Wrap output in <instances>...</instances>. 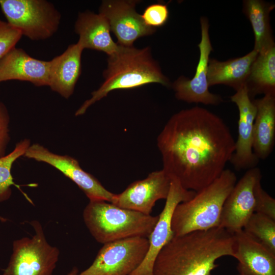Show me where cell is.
Instances as JSON below:
<instances>
[{"label":"cell","instance_id":"obj_6","mask_svg":"<svg viewBox=\"0 0 275 275\" xmlns=\"http://www.w3.org/2000/svg\"><path fill=\"white\" fill-rule=\"evenodd\" d=\"M7 22L32 40L47 39L58 31L60 12L46 0H0Z\"/></svg>","mask_w":275,"mask_h":275},{"label":"cell","instance_id":"obj_20","mask_svg":"<svg viewBox=\"0 0 275 275\" xmlns=\"http://www.w3.org/2000/svg\"><path fill=\"white\" fill-rule=\"evenodd\" d=\"M257 108L254 123L253 150L259 159L267 158L275 142V95L266 94L253 100Z\"/></svg>","mask_w":275,"mask_h":275},{"label":"cell","instance_id":"obj_4","mask_svg":"<svg viewBox=\"0 0 275 275\" xmlns=\"http://www.w3.org/2000/svg\"><path fill=\"white\" fill-rule=\"evenodd\" d=\"M237 182V177L225 169L212 183L196 192L189 200L178 204L172 218L174 236L219 227L224 204Z\"/></svg>","mask_w":275,"mask_h":275},{"label":"cell","instance_id":"obj_10","mask_svg":"<svg viewBox=\"0 0 275 275\" xmlns=\"http://www.w3.org/2000/svg\"><path fill=\"white\" fill-rule=\"evenodd\" d=\"M24 156L56 168L74 182L90 201L112 202L115 194L106 189L95 177L85 171L75 158L53 153L38 144L30 145Z\"/></svg>","mask_w":275,"mask_h":275},{"label":"cell","instance_id":"obj_27","mask_svg":"<svg viewBox=\"0 0 275 275\" xmlns=\"http://www.w3.org/2000/svg\"><path fill=\"white\" fill-rule=\"evenodd\" d=\"M261 179H259L255 185V212L266 215L275 220V200L263 189Z\"/></svg>","mask_w":275,"mask_h":275},{"label":"cell","instance_id":"obj_12","mask_svg":"<svg viewBox=\"0 0 275 275\" xmlns=\"http://www.w3.org/2000/svg\"><path fill=\"white\" fill-rule=\"evenodd\" d=\"M138 1L105 0L99 8V13L107 20L111 31L118 39L117 44L133 46L138 39L153 34L156 29L147 26L141 15L135 11Z\"/></svg>","mask_w":275,"mask_h":275},{"label":"cell","instance_id":"obj_25","mask_svg":"<svg viewBox=\"0 0 275 275\" xmlns=\"http://www.w3.org/2000/svg\"><path fill=\"white\" fill-rule=\"evenodd\" d=\"M30 146V142L28 140L21 141L16 144L11 152L0 158V202L10 198L12 185H15L20 189L13 181L11 168L15 161L24 155ZM0 219L2 221H5V219L1 217Z\"/></svg>","mask_w":275,"mask_h":275},{"label":"cell","instance_id":"obj_14","mask_svg":"<svg viewBox=\"0 0 275 275\" xmlns=\"http://www.w3.org/2000/svg\"><path fill=\"white\" fill-rule=\"evenodd\" d=\"M196 191L183 188L175 179H172L164 207L158 215V221L148 237V252L141 265L130 275H152L154 260L161 249L174 236L171 228L174 210L181 202L191 199Z\"/></svg>","mask_w":275,"mask_h":275},{"label":"cell","instance_id":"obj_19","mask_svg":"<svg viewBox=\"0 0 275 275\" xmlns=\"http://www.w3.org/2000/svg\"><path fill=\"white\" fill-rule=\"evenodd\" d=\"M74 30L79 36L77 42L84 49L102 51L109 56L119 49L120 45L112 38L107 19L99 13L88 11L80 13L75 23Z\"/></svg>","mask_w":275,"mask_h":275},{"label":"cell","instance_id":"obj_1","mask_svg":"<svg viewBox=\"0 0 275 275\" xmlns=\"http://www.w3.org/2000/svg\"><path fill=\"white\" fill-rule=\"evenodd\" d=\"M235 143L224 120L199 106L174 114L157 138L162 169L183 188L196 192L221 175Z\"/></svg>","mask_w":275,"mask_h":275},{"label":"cell","instance_id":"obj_9","mask_svg":"<svg viewBox=\"0 0 275 275\" xmlns=\"http://www.w3.org/2000/svg\"><path fill=\"white\" fill-rule=\"evenodd\" d=\"M201 38L198 44L200 51L196 73L191 78L180 76L172 85L176 98L188 103H201L205 105H217L223 101L221 97L211 93L208 82V65L209 56L213 50L211 43L208 20L200 18Z\"/></svg>","mask_w":275,"mask_h":275},{"label":"cell","instance_id":"obj_15","mask_svg":"<svg viewBox=\"0 0 275 275\" xmlns=\"http://www.w3.org/2000/svg\"><path fill=\"white\" fill-rule=\"evenodd\" d=\"M236 91L230 98L239 111L238 134L230 162L236 170H248L256 167L259 161L253 150V127L257 108L249 96L246 85Z\"/></svg>","mask_w":275,"mask_h":275},{"label":"cell","instance_id":"obj_23","mask_svg":"<svg viewBox=\"0 0 275 275\" xmlns=\"http://www.w3.org/2000/svg\"><path fill=\"white\" fill-rule=\"evenodd\" d=\"M246 86L251 99L259 94L275 95V47L258 53Z\"/></svg>","mask_w":275,"mask_h":275},{"label":"cell","instance_id":"obj_29","mask_svg":"<svg viewBox=\"0 0 275 275\" xmlns=\"http://www.w3.org/2000/svg\"><path fill=\"white\" fill-rule=\"evenodd\" d=\"M9 116L6 106L0 102V158L4 156L9 140Z\"/></svg>","mask_w":275,"mask_h":275},{"label":"cell","instance_id":"obj_11","mask_svg":"<svg viewBox=\"0 0 275 275\" xmlns=\"http://www.w3.org/2000/svg\"><path fill=\"white\" fill-rule=\"evenodd\" d=\"M260 179L262 174L259 168L256 167L246 170L224 204L219 227L232 233L243 229L255 212L254 188Z\"/></svg>","mask_w":275,"mask_h":275},{"label":"cell","instance_id":"obj_28","mask_svg":"<svg viewBox=\"0 0 275 275\" xmlns=\"http://www.w3.org/2000/svg\"><path fill=\"white\" fill-rule=\"evenodd\" d=\"M22 36L18 30L0 19V59L15 47Z\"/></svg>","mask_w":275,"mask_h":275},{"label":"cell","instance_id":"obj_31","mask_svg":"<svg viewBox=\"0 0 275 275\" xmlns=\"http://www.w3.org/2000/svg\"><path fill=\"white\" fill-rule=\"evenodd\" d=\"M236 275H244V274L238 273V274H236Z\"/></svg>","mask_w":275,"mask_h":275},{"label":"cell","instance_id":"obj_18","mask_svg":"<svg viewBox=\"0 0 275 275\" xmlns=\"http://www.w3.org/2000/svg\"><path fill=\"white\" fill-rule=\"evenodd\" d=\"M83 50L77 42L71 44L63 53L49 61L48 86L66 99L73 94L80 75Z\"/></svg>","mask_w":275,"mask_h":275},{"label":"cell","instance_id":"obj_13","mask_svg":"<svg viewBox=\"0 0 275 275\" xmlns=\"http://www.w3.org/2000/svg\"><path fill=\"white\" fill-rule=\"evenodd\" d=\"M171 179L166 172H152L142 180L130 184L121 193L115 194L112 203L121 208L151 214L156 202L166 199Z\"/></svg>","mask_w":275,"mask_h":275},{"label":"cell","instance_id":"obj_26","mask_svg":"<svg viewBox=\"0 0 275 275\" xmlns=\"http://www.w3.org/2000/svg\"><path fill=\"white\" fill-rule=\"evenodd\" d=\"M141 15L147 26L156 29L166 24L169 18V12L167 5L157 3L147 7Z\"/></svg>","mask_w":275,"mask_h":275},{"label":"cell","instance_id":"obj_5","mask_svg":"<svg viewBox=\"0 0 275 275\" xmlns=\"http://www.w3.org/2000/svg\"><path fill=\"white\" fill-rule=\"evenodd\" d=\"M82 216L91 235L103 244L129 237L148 238L158 219V215L121 208L103 200L90 201Z\"/></svg>","mask_w":275,"mask_h":275},{"label":"cell","instance_id":"obj_3","mask_svg":"<svg viewBox=\"0 0 275 275\" xmlns=\"http://www.w3.org/2000/svg\"><path fill=\"white\" fill-rule=\"evenodd\" d=\"M103 76L104 81L77 110L75 116L84 114L91 105L115 90L133 89L152 83L167 87L172 85L153 59L149 47L137 49L133 46L120 45L116 52L108 56Z\"/></svg>","mask_w":275,"mask_h":275},{"label":"cell","instance_id":"obj_2","mask_svg":"<svg viewBox=\"0 0 275 275\" xmlns=\"http://www.w3.org/2000/svg\"><path fill=\"white\" fill-rule=\"evenodd\" d=\"M234 256L233 233L218 227L174 236L159 251L152 275H211L217 259Z\"/></svg>","mask_w":275,"mask_h":275},{"label":"cell","instance_id":"obj_7","mask_svg":"<svg viewBox=\"0 0 275 275\" xmlns=\"http://www.w3.org/2000/svg\"><path fill=\"white\" fill-rule=\"evenodd\" d=\"M35 233L13 243V252L3 275H52L60 251L46 240L42 225L37 221L31 223Z\"/></svg>","mask_w":275,"mask_h":275},{"label":"cell","instance_id":"obj_21","mask_svg":"<svg viewBox=\"0 0 275 275\" xmlns=\"http://www.w3.org/2000/svg\"><path fill=\"white\" fill-rule=\"evenodd\" d=\"M258 52L253 49L239 58L226 61L209 59L208 65L209 86L224 85L236 91L246 85L252 65Z\"/></svg>","mask_w":275,"mask_h":275},{"label":"cell","instance_id":"obj_8","mask_svg":"<svg viewBox=\"0 0 275 275\" xmlns=\"http://www.w3.org/2000/svg\"><path fill=\"white\" fill-rule=\"evenodd\" d=\"M149 247L148 238L132 237L108 242L99 250L81 275H130L143 263Z\"/></svg>","mask_w":275,"mask_h":275},{"label":"cell","instance_id":"obj_17","mask_svg":"<svg viewBox=\"0 0 275 275\" xmlns=\"http://www.w3.org/2000/svg\"><path fill=\"white\" fill-rule=\"evenodd\" d=\"M49 61L34 58L15 47L0 59V82L27 81L36 86H48Z\"/></svg>","mask_w":275,"mask_h":275},{"label":"cell","instance_id":"obj_30","mask_svg":"<svg viewBox=\"0 0 275 275\" xmlns=\"http://www.w3.org/2000/svg\"><path fill=\"white\" fill-rule=\"evenodd\" d=\"M67 275H81L80 273H78V270L77 268H73L70 272Z\"/></svg>","mask_w":275,"mask_h":275},{"label":"cell","instance_id":"obj_22","mask_svg":"<svg viewBox=\"0 0 275 275\" xmlns=\"http://www.w3.org/2000/svg\"><path fill=\"white\" fill-rule=\"evenodd\" d=\"M274 8V4L262 0L243 1L242 11L251 24L255 37L254 49L258 53L275 47L269 17Z\"/></svg>","mask_w":275,"mask_h":275},{"label":"cell","instance_id":"obj_16","mask_svg":"<svg viewBox=\"0 0 275 275\" xmlns=\"http://www.w3.org/2000/svg\"><path fill=\"white\" fill-rule=\"evenodd\" d=\"M234 256L238 273L275 275V253L254 239L243 229L234 233Z\"/></svg>","mask_w":275,"mask_h":275},{"label":"cell","instance_id":"obj_24","mask_svg":"<svg viewBox=\"0 0 275 275\" xmlns=\"http://www.w3.org/2000/svg\"><path fill=\"white\" fill-rule=\"evenodd\" d=\"M243 230L254 239L275 253V220L254 212Z\"/></svg>","mask_w":275,"mask_h":275}]
</instances>
